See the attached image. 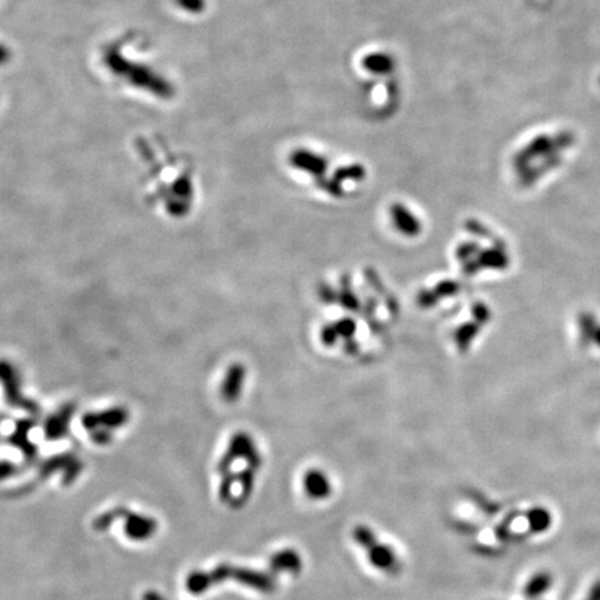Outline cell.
I'll use <instances>...</instances> for the list:
<instances>
[{
  "instance_id": "cell-9",
  "label": "cell",
  "mask_w": 600,
  "mask_h": 600,
  "mask_svg": "<svg viewBox=\"0 0 600 600\" xmlns=\"http://www.w3.org/2000/svg\"><path fill=\"white\" fill-rule=\"evenodd\" d=\"M70 416L71 412H61L57 416H53L52 419L47 420L46 426H45V435L47 440L50 441H56V440H61L66 433L68 431V424H70Z\"/></svg>"
},
{
  "instance_id": "cell-10",
  "label": "cell",
  "mask_w": 600,
  "mask_h": 600,
  "mask_svg": "<svg viewBox=\"0 0 600 600\" xmlns=\"http://www.w3.org/2000/svg\"><path fill=\"white\" fill-rule=\"evenodd\" d=\"M530 531L534 534H542L552 525V514L545 507H534L527 514Z\"/></svg>"
},
{
  "instance_id": "cell-7",
  "label": "cell",
  "mask_w": 600,
  "mask_h": 600,
  "mask_svg": "<svg viewBox=\"0 0 600 600\" xmlns=\"http://www.w3.org/2000/svg\"><path fill=\"white\" fill-rule=\"evenodd\" d=\"M361 66L366 71L377 75L389 74L395 70V60L391 54L384 52H374L363 57Z\"/></svg>"
},
{
  "instance_id": "cell-11",
  "label": "cell",
  "mask_w": 600,
  "mask_h": 600,
  "mask_svg": "<svg viewBox=\"0 0 600 600\" xmlns=\"http://www.w3.org/2000/svg\"><path fill=\"white\" fill-rule=\"evenodd\" d=\"M300 567H301V559L294 550H284L281 553H277L271 559V569L278 573L299 571Z\"/></svg>"
},
{
  "instance_id": "cell-13",
  "label": "cell",
  "mask_w": 600,
  "mask_h": 600,
  "mask_svg": "<svg viewBox=\"0 0 600 600\" xmlns=\"http://www.w3.org/2000/svg\"><path fill=\"white\" fill-rule=\"evenodd\" d=\"M364 175H366L364 168L361 165H359V164H353V165H347V167L339 168L336 171V174H335V181H346V179L361 181L364 178ZM335 181H333V183H335ZM336 188H338V185H336Z\"/></svg>"
},
{
  "instance_id": "cell-15",
  "label": "cell",
  "mask_w": 600,
  "mask_h": 600,
  "mask_svg": "<svg viewBox=\"0 0 600 600\" xmlns=\"http://www.w3.org/2000/svg\"><path fill=\"white\" fill-rule=\"evenodd\" d=\"M587 600H600V580L591 587Z\"/></svg>"
},
{
  "instance_id": "cell-8",
  "label": "cell",
  "mask_w": 600,
  "mask_h": 600,
  "mask_svg": "<svg viewBox=\"0 0 600 600\" xmlns=\"http://www.w3.org/2000/svg\"><path fill=\"white\" fill-rule=\"evenodd\" d=\"M553 585V577L548 571H539L530 578L524 588V597L527 599L535 600L545 595Z\"/></svg>"
},
{
  "instance_id": "cell-6",
  "label": "cell",
  "mask_w": 600,
  "mask_h": 600,
  "mask_svg": "<svg viewBox=\"0 0 600 600\" xmlns=\"http://www.w3.org/2000/svg\"><path fill=\"white\" fill-rule=\"evenodd\" d=\"M306 493L313 499H324L331 493V482L328 477L318 470H310L303 479Z\"/></svg>"
},
{
  "instance_id": "cell-12",
  "label": "cell",
  "mask_w": 600,
  "mask_h": 600,
  "mask_svg": "<svg viewBox=\"0 0 600 600\" xmlns=\"http://www.w3.org/2000/svg\"><path fill=\"white\" fill-rule=\"evenodd\" d=\"M241 384H242V368H239V367L235 366V368H232L228 373L227 378H225L224 391H223L224 398L227 400L235 399L239 395V392H241V389H239Z\"/></svg>"
},
{
  "instance_id": "cell-1",
  "label": "cell",
  "mask_w": 600,
  "mask_h": 600,
  "mask_svg": "<svg viewBox=\"0 0 600 600\" xmlns=\"http://www.w3.org/2000/svg\"><path fill=\"white\" fill-rule=\"evenodd\" d=\"M235 581L242 585L250 587L255 591L270 594L276 590V581L271 576H267L264 573L250 570V569H241V567H232V566H218L210 573L204 571H195L188 576L185 587L186 591L193 595H202L206 591H209L211 587L225 583V581Z\"/></svg>"
},
{
  "instance_id": "cell-5",
  "label": "cell",
  "mask_w": 600,
  "mask_h": 600,
  "mask_svg": "<svg viewBox=\"0 0 600 600\" xmlns=\"http://www.w3.org/2000/svg\"><path fill=\"white\" fill-rule=\"evenodd\" d=\"M291 164L314 177H321L327 170V160L322 156L306 149L295 150L291 154Z\"/></svg>"
},
{
  "instance_id": "cell-3",
  "label": "cell",
  "mask_w": 600,
  "mask_h": 600,
  "mask_svg": "<svg viewBox=\"0 0 600 600\" xmlns=\"http://www.w3.org/2000/svg\"><path fill=\"white\" fill-rule=\"evenodd\" d=\"M128 420V414L123 409L106 410L98 414H88L84 417L82 424L88 433H91V438L98 445H106L112 441L113 431L121 428Z\"/></svg>"
},
{
  "instance_id": "cell-2",
  "label": "cell",
  "mask_w": 600,
  "mask_h": 600,
  "mask_svg": "<svg viewBox=\"0 0 600 600\" xmlns=\"http://www.w3.org/2000/svg\"><path fill=\"white\" fill-rule=\"evenodd\" d=\"M353 538L368 555L370 563L385 573H396L399 570V560L391 546L377 541L374 532L367 527H357L353 531Z\"/></svg>"
},
{
  "instance_id": "cell-14",
  "label": "cell",
  "mask_w": 600,
  "mask_h": 600,
  "mask_svg": "<svg viewBox=\"0 0 600 600\" xmlns=\"http://www.w3.org/2000/svg\"><path fill=\"white\" fill-rule=\"evenodd\" d=\"M17 472V465L7 460H0V481L13 477Z\"/></svg>"
},
{
  "instance_id": "cell-4",
  "label": "cell",
  "mask_w": 600,
  "mask_h": 600,
  "mask_svg": "<svg viewBox=\"0 0 600 600\" xmlns=\"http://www.w3.org/2000/svg\"><path fill=\"white\" fill-rule=\"evenodd\" d=\"M123 517L126 520L124 523L126 537L130 538L131 541L145 542V541H149L150 538H153L154 534L157 532L158 523L149 516L133 513L124 509Z\"/></svg>"
}]
</instances>
